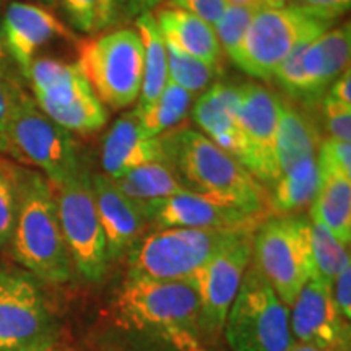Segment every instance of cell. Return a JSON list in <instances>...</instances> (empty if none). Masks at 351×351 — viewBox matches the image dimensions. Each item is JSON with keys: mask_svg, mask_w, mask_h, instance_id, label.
I'll use <instances>...</instances> for the list:
<instances>
[{"mask_svg": "<svg viewBox=\"0 0 351 351\" xmlns=\"http://www.w3.org/2000/svg\"><path fill=\"white\" fill-rule=\"evenodd\" d=\"M165 161L187 191L244 212L269 217V192L234 156L194 129H178L160 137Z\"/></svg>", "mask_w": 351, "mask_h": 351, "instance_id": "6da1fadb", "label": "cell"}, {"mask_svg": "<svg viewBox=\"0 0 351 351\" xmlns=\"http://www.w3.org/2000/svg\"><path fill=\"white\" fill-rule=\"evenodd\" d=\"M10 245L15 261L34 278L52 285L72 278L73 263L60 228L56 192L36 171L19 169V207Z\"/></svg>", "mask_w": 351, "mask_h": 351, "instance_id": "7a4b0ae2", "label": "cell"}, {"mask_svg": "<svg viewBox=\"0 0 351 351\" xmlns=\"http://www.w3.org/2000/svg\"><path fill=\"white\" fill-rule=\"evenodd\" d=\"M116 314L124 327L155 333L179 348H194L202 330L199 296L189 282L127 276Z\"/></svg>", "mask_w": 351, "mask_h": 351, "instance_id": "3957f363", "label": "cell"}, {"mask_svg": "<svg viewBox=\"0 0 351 351\" xmlns=\"http://www.w3.org/2000/svg\"><path fill=\"white\" fill-rule=\"evenodd\" d=\"M245 231L163 228L140 238L129 254V276L186 282Z\"/></svg>", "mask_w": 351, "mask_h": 351, "instance_id": "277c9868", "label": "cell"}, {"mask_svg": "<svg viewBox=\"0 0 351 351\" xmlns=\"http://www.w3.org/2000/svg\"><path fill=\"white\" fill-rule=\"evenodd\" d=\"M252 261L283 304L291 306L315 271L311 219L296 215L263 219L254 232Z\"/></svg>", "mask_w": 351, "mask_h": 351, "instance_id": "5b68a950", "label": "cell"}, {"mask_svg": "<svg viewBox=\"0 0 351 351\" xmlns=\"http://www.w3.org/2000/svg\"><path fill=\"white\" fill-rule=\"evenodd\" d=\"M78 69L104 106L135 103L143 80V44L137 29L122 28L77 43Z\"/></svg>", "mask_w": 351, "mask_h": 351, "instance_id": "8992f818", "label": "cell"}, {"mask_svg": "<svg viewBox=\"0 0 351 351\" xmlns=\"http://www.w3.org/2000/svg\"><path fill=\"white\" fill-rule=\"evenodd\" d=\"M5 153L41 169L52 189L85 168L72 132L51 121L26 91L20 95L8 125Z\"/></svg>", "mask_w": 351, "mask_h": 351, "instance_id": "52a82bcc", "label": "cell"}, {"mask_svg": "<svg viewBox=\"0 0 351 351\" xmlns=\"http://www.w3.org/2000/svg\"><path fill=\"white\" fill-rule=\"evenodd\" d=\"M232 351H291L288 306L251 262L225 320Z\"/></svg>", "mask_w": 351, "mask_h": 351, "instance_id": "ba28073f", "label": "cell"}, {"mask_svg": "<svg viewBox=\"0 0 351 351\" xmlns=\"http://www.w3.org/2000/svg\"><path fill=\"white\" fill-rule=\"evenodd\" d=\"M34 103L57 125L91 134L108 122V109L95 95L77 64L39 57L29 69Z\"/></svg>", "mask_w": 351, "mask_h": 351, "instance_id": "9c48e42d", "label": "cell"}, {"mask_svg": "<svg viewBox=\"0 0 351 351\" xmlns=\"http://www.w3.org/2000/svg\"><path fill=\"white\" fill-rule=\"evenodd\" d=\"M330 23L314 19L300 5L271 7L252 16L241 46L238 67L261 80H274L275 70L301 43L314 41Z\"/></svg>", "mask_w": 351, "mask_h": 351, "instance_id": "30bf717a", "label": "cell"}, {"mask_svg": "<svg viewBox=\"0 0 351 351\" xmlns=\"http://www.w3.org/2000/svg\"><path fill=\"white\" fill-rule=\"evenodd\" d=\"M57 324L32 274L0 269V351H46Z\"/></svg>", "mask_w": 351, "mask_h": 351, "instance_id": "8fae6325", "label": "cell"}, {"mask_svg": "<svg viewBox=\"0 0 351 351\" xmlns=\"http://www.w3.org/2000/svg\"><path fill=\"white\" fill-rule=\"evenodd\" d=\"M54 191L60 228L73 267L83 278L99 282L106 274L109 261L91 174L83 168Z\"/></svg>", "mask_w": 351, "mask_h": 351, "instance_id": "7c38bea8", "label": "cell"}, {"mask_svg": "<svg viewBox=\"0 0 351 351\" xmlns=\"http://www.w3.org/2000/svg\"><path fill=\"white\" fill-rule=\"evenodd\" d=\"M256 232V231H254ZM254 232H244L186 280L200 302V324L207 332L225 327L226 315L252 262Z\"/></svg>", "mask_w": 351, "mask_h": 351, "instance_id": "4fadbf2b", "label": "cell"}, {"mask_svg": "<svg viewBox=\"0 0 351 351\" xmlns=\"http://www.w3.org/2000/svg\"><path fill=\"white\" fill-rule=\"evenodd\" d=\"M278 116L280 98L275 93L256 83L238 86L236 119L244 138L243 166L262 186L271 187L278 179L275 161Z\"/></svg>", "mask_w": 351, "mask_h": 351, "instance_id": "5bb4252c", "label": "cell"}, {"mask_svg": "<svg viewBox=\"0 0 351 351\" xmlns=\"http://www.w3.org/2000/svg\"><path fill=\"white\" fill-rule=\"evenodd\" d=\"M137 204L147 223H153L158 230L192 228V230L254 232L265 219L191 191L171 195L168 199L137 202Z\"/></svg>", "mask_w": 351, "mask_h": 351, "instance_id": "9a60e30c", "label": "cell"}, {"mask_svg": "<svg viewBox=\"0 0 351 351\" xmlns=\"http://www.w3.org/2000/svg\"><path fill=\"white\" fill-rule=\"evenodd\" d=\"M289 328L295 343L320 348L350 346V324L337 313L332 283L317 271L311 275L291 304Z\"/></svg>", "mask_w": 351, "mask_h": 351, "instance_id": "2e32d148", "label": "cell"}, {"mask_svg": "<svg viewBox=\"0 0 351 351\" xmlns=\"http://www.w3.org/2000/svg\"><path fill=\"white\" fill-rule=\"evenodd\" d=\"M2 25L13 62L26 82L36 52L43 46L59 38L78 43L73 33L54 13L34 3L12 2L3 13Z\"/></svg>", "mask_w": 351, "mask_h": 351, "instance_id": "e0dca14e", "label": "cell"}, {"mask_svg": "<svg viewBox=\"0 0 351 351\" xmlns=\"http://www.w3.org/2000/svg\"><path fill=\"white\" fill-rule=\"evenodd\" d=\"M95 204L106 239L108 261H117L142 238L147 225L137 202L130 200L106 174H91Z\"/></svg>", "mask_w": 351, "mask_h": 351, "instance_id": "ac0fdd59", "label": "cell"}, {"mask_svg": "<svg viewBox=\"0 0 351 351\" xmlns=\"http://www.w3.org/2000/svg\"><path fill=\"white\" fill-rule=\"evenodd\" d=\"M163 160L165 153L160 137H150L143 130L135 109L114 122L103 140L101 163L104 173L111 179L121 178L142 165Z\"/></svg>", "mask_w": 351, "mask_h": 351, "instance_id": "d6986e66", "label": "cell"}, {"mask_svg": "<svg viewBox=\"0 0 351 351\" xmlns=\"http://www.w3.org/2000/svg\"><path fill=\"white\" fill-rule=\"evenodd\" d=\"M238 86L226 83H215L204 91L195 103L192 117L200 127L202 134L244 163V138L236 119Z\"/></svg>", "mask_w": 351, "mask_h": 351, "instance_id": "ffe728a7", "label": "cell"}, {"mask_svg": "<svg viewBox=\"0 0 351 351\" xmlns=\"http://www.w3.org/2000/svg\"><path fill=\"white\" fill-rule=\"evenodd\" d=\"M319 187L311 204V219H317L348 247L351 241V176L330 158L317 153Z\"/></svg>", "mask_w": 351, "mask_h": 351, "instance_id": "44dd1931", "label": "cell"}, {"mask_svg": "<svg viewBox=\"0 0 351 351\" xmlns=\"http://www.w3.org/2000/svg\"><path fill=\"white\" fill-rule=\"evenodd\" d=\"M351 29L350 23L327 29L302 52L301 67L306 77L309 99L314 101L324 95L327 86L350 67Z\"/></svg>", "mask_w": 351, "mask_h": 351, "instance_id": "7402d4cb", "label": "cell"}, {"mask_svg": "<svg viewBox=\"0 0 351 351\" xmlns=\"http://www.w3.org/2000/svg\"><path fill=\"white\" fill-rule=\"evenodd\" d=\"M155 20L166 41L219 72L223 51L212 25L192 13L171 7L160 8Z\"/></svg>", "mask_w": 351, "mask_h": 351, "instance_id": "603a6c76", "label": "cell"}, {"mask_svg": "<svg viewBox=\"0 0 351 351\" xmlns=\"http://www.w3.org/2000/svg\"><path fill=\"white\" fill-rule=\"evenodd\" d=\"M319 132L301 111L288 101L280 99L278 130L275 142V161L278 178L302 161L317 158Z\"/></svg>", "mask_w": 351, "mask_h": 351, "instance_id": "cb8c5ba5", "label": "cell"}, {"mask_svg": "<svg viewBox=\"0 0 351 351\" xmlns=\"http://www.w3.org/2000/svg\"><path fill=\"white\" fill-rule=\"evenodd\" d=\"M135 26L143 44V80L140 101L135 109L145 111L156 103L168 82V56L163 33L156 23L155 15L143 13L135 19Z\"/></svg>", "mask_w": 351, "mask_h": 351, "instance_id": "d4e9b609", "label": "cell"}, {"mask_svg": "<svg viewBox=\"0 0 351 351\" xmlns=\"http://www.w3.org/2000/svg\"><path fill=\"white\" fill-rule=\"evenodd\" d=\"M319 187L317 158L302 161L276 179L267 200L274 217L293 215L313 204Z\"/></svg>", "mask_w": 351, "mask_h": 351, "instance_id": "484cf974", "label": "cell"}, {"mask_svg": "<svg viewBox=\"0 0 351 351\" xmlns=\"http://www.w3.org/2000/svg\"><path fill=\"white\" fill-rule=\"evenodd\" d=\"M112 181L122 194L134 202H155L187 191L165 160L138 166Z\"/></svg>", "mask_w": 351, "mask_h": 351, "instance_id": "4316f807", "label": "cell"}, {"mask_svg": "<svg viewBox=\"0 0 351 351\" xmlns=\"http://www.w3.org/2000/svg\"><path fill=\"white\" fill-rule=\"evenodd\" d=\"M191 103L192 95L168 78L156 103L145 111L135 109V112L138 114L143 130L150 137H160V134L173 129L187 116Z\"/></svg>", "mask_w": 351, "mask_h": 351, "instance_id": "83f0119b", "label": "cell"}, {"mask_svg": "<svg viewBox=\"0 0 351 351\" xmlns=\"http://www.w3.org/2000/svg\"><path fill=\"white\" fill-rule=\"evenodd\" d=\"M311 249L315 271L328 283H332L345 267L351 265L348 247L340 244L317 219H311Z\"/></svg>", "mask_w": 351, "mask_h": 351, "instance_id": "f1b7e54d", "label": "cell"}, {"mask_svg": "<svg viewBox=\"0 0 351 351\" xmlns=\"http://www.w3.org/2000/svg\"><path fill=\"white\" fill-rule=\"evenodd\" d=\"M165 43L166 56H168V75L171 80L182 86L192 96L208 90L213 78L217 77L218 70L212 69L195 57L186 54L173 43L166 41V39Z\"/></svg>", "mask_w": 351, "mask_h": 351, "instance_id": "f546056e", "label": "cell"}, {"mask_svg": "<svg viewBox=\"0 0 351 351\" xmlns=\"http://www.w3.org/2000/svg\"><path fill=\"white\" fill-rule=\"evenodd\" d=\"M258 10L256 8H244V7H232L226 5L221 19L213 25L215 34L219 43L221 51L226 52V56L238 65L241 46H243L244 34L247 32V26L251 23L252 16Z\"/></svg>", "mask_w": 351, "mask_h": 351, "instance_id": "4dcf8cb0", "label": "cell"}, {"mask_svg": "<svg viewBox=\"0 0 351 351\" xmlns=\"http://www.w3.org/2000/svg\"><path fill=\"white\" fill-rule=\"evenodd\" d=\"M19 207V168L0 161V247L10 243Z\"/></svg>", "mask_w": 351, "mask_h": 351, "instance_id": "1f68e13d", "label": "cell"}, {"mask_svg": "<svg viewBox=\"0 0 351 351\" xmlns=\"http://www.w3.org/2000/svg\"><path fill=\"white\" fill-rule=\"evenodd\" d=\"M324 117H326V127L330 138L340 140V142H351V106L339 103L326 95Z\"/></svg>", "mask_w": 351, "mask_h": 351, "instance_id": "d6a6232c", "label": "cell"}, {"mask_svg": "<svg viewBox=\"0 0 351 351\" xmlns=\"http://www.w3.org/2000/svg\"><path fill=\"white\" fill-rule=\"evenodd\" d=\"M67 20L78 32L95 33L98 20V0H60Z\"/></svg>", "mask_w": 351, "mask_h": 351, "instance_id": "836d02e7", "label": "cell"}, {"mask_svg": "<svg viewBox=\"0 0 351 351\" xmlns=\"http://www.w3.org/2000/svg\"><path fill=\"white\" fill-rule=\"evenodd\" d=\"M168 7L192 13L213 26L221 19L226 3L225 0H168Z\"/></svg>", "mask_w": 351, "mask_h": 351, "instance_id": "e575fe53", "label": "cell"}, {"mask_svg": "<svg viewBox=\"0 0 351 351\" xmlns=\"http://www.w3.org/2000/svg\"><path fill=\"white\" fill-rule=\"evenodd\" d=\"M23 91V86H13L10 83L0 80V152H5L8 125Z\"/></svg>", "mask_w": 351, "mask_h": 351, "instance_id": "d590c367", "label": "cell"}, {"mask_svg": "<svg viewBox=\"0 0 351 351\" xmlns=\"http://www.w3.org/2000/svg\"><path fill=\"white\" fill-rule=\"evenodd\" d=\"M351 0H301L300 7L314 19L333 23L350 10Z\"/></svg>", "mask_w": 351, "mask_h": 351, "instance_id": "8d00e7d4", "label": "cell"}, {"mask_svg": "<svg viewBox=\"0 0 351 351\" xmlns=\"http://www.w3.org/2000/svg\"><path fill=\"white\" fill-rule=\"evenodd\" d=\"M332 300L337 313L345 322L351 319V265L345 267L332 282Z\"/></svg>", "mask_w": 351, "mask_h": 351, "instance_id": "74e56055", "label": "cell"}, {"mask_svg": "<svg viewBox=\"0 0 351 351\" xmlns=\"http://www.w3.org/2000/svg\"><path fill=\"white\" fill-rule=\"evenodd\" d=\"M319 152L330 158L345 174L351 176V142L327 138L326 142L320 143Z\"/></svg>", "mask_w": 351, "mask_h": 351, "instance_id": "f35d334b", "label": "cell"}, {"mask_svg": "<svg viewBox=\"0 0 351 351\" xmlns=\"http://www.w3.org/2000/svg\"><path fill=\"white\" fill-rule=\"evenodd\" d=\"M0 80L10 83L13 86H23L21 85V78L19 69H16L15 62H13L10 51H8L5 34H3V25L2 16H0Z\"/></svg>", "mask_w": 351, "mask_h": 351, "instance_id": "ab89813d", "label": "cell"}, {"mask_svg": "<svg viewBox=\"0 0 351 351\" xmlns=\"http://www.w3.org/2000/svg\"><path fill=\"white\" fill-rule=\"evenodd\" d=\"M166 2V0H119V19H138L143 13H152L153 8Z\"/></svg>", "mask_w": 351, "mask_h": 351, "instance_id": "60d3db41", "label": "cell"}, {"mask_svg": "<svg viewBox=\"0 0 351 351\" xmlns=\"http://www.w3.org/2000/svg\"><path fill=\"white\" fill-rule=\"evenodd\" d=\"M119 19V0H98L96 32L114 25Z\"/></svg>", "mask_w": 351, "mask_h": 351, "instance_id": "b9f144b4", "label": "cell"}, {"mask_svg": "<svg viewBox=\"0 0 351 351\" xmlns=\"http://www.w3.org/2000/svg\"><path fill=\"white\" fill-rule=\"evenodd\" d=\"M328 96L339 103H343L346 106H351V72L350 67L345 70L341 75L332 83V88L328 90Z\"/></svg>", "mask_w": 351, "mask_h": 351, "instance_id": "7bdbcfd3", "label": "cell"}, {"mask_svg": "<svg viewBox=\"0 0 351 351\" xmlns=\"http://www.w3.org/2000/svg\"><path fill=\"white\" fill-rule=\"evenodd\" d=\"M226 5L232 7H244V8H256V10H263V8L282 7L285 5V0H225Z\"/></svg>", "mask_w": 351, "mask_h": 351, "instance_id": "ee69618b", "label": "cell"}, {"mask_svg": "<svg viewBox=\"0 0 351 351\" xmlns=\"http://www.w3.org/2000/svg\"><path fill=\"white\" fill-rule=\"evenodd\" d=\"M291 351H350V346H333V348H320V346L296 343L291 348Z\"/></svg>", "mask_w": 351, "mask_h": 351, "instance_id": "f6af8a7d", "label": "cell"}, {"mask_svg": "<svg viewBox=\"0 0 351 351\" xmlns=\"http://www.w3.org/2000/svg\"><path fill=\"white\" fill-rule=\"evenodd\" d=\"M41 2L44 3V5H47V7H54L57 2H59V0H41Z\"/></svg>", "mask_w": 351, "mask_h": 351, "instance_id": "bcb514c9", "label": "cell"}, {"mask_svg": "<svg viewBox=\"0 0 351 351\" xmlns=\"http://www.w3.org/2000/svg\"><path fill=\"white\" fill-rule=\"evenodd\" d=\"M46 351H69L67 348H62V346H59V345H54V346H51L49 350H46Z\"/></svg>", "mask_w": 351, "mask_h": 351, "instance_id": "7dc6e473", "label": "cell"}, {"mask_svg": "<svg viewBox=\"0 0 351 351\" xmlns=\"http://www.w3.org/2000/svg\"><path fill=\"white\" fill-rule=\"evenodd\" d=\"M0 3H2V0H0Z\"/></svg>", "mask_w": 351, "mask_h": 351, "instance_id": "c3c4849f", "label": "cell"}]
</instances>
